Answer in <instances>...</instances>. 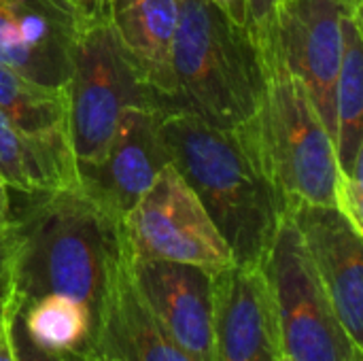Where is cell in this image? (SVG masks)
Returning <instances> with one entry per match:
<instances>
[{
  "label": "cell",
  "mask_w": 363,
  "mask_h": 361,
  "mask_svg": "<svg viewBox=\"0 0 363 361\" xmlns=\"http://www.w3.org/2000/svg\"><path fill=\"white\" fill-rule=\"evenodd\" d=\"M277 361H289V360H287V357H285V355L281 353V355H279V360H277Z\"/></svg>",
  "instance_id": "cell-30"
},
{
  "label": "cell",
  "mask_w": 363,
  "mask_h": 361,
  "mask_svg": "<svg viewBox=\"0 0 363 361\" xmlns=\"http://www.w3.org/2000/svg\"><path fill=\"white\" fill-rule=\"evenodd\" d=\"M336 157L340 174L363 162V49L362 6L342 17V60L336 85Z\"/></svg>",
  "instance_id": "cell-18"
},
{
  "label": "cell",
  "mask_w": 363,
  "mask_h": 361,
  "mask_svg": "<svg viewBox=\"0 0 363 361\" xmlns=\"http://www.w3.org/2000/svg\"><path fill=\"white\" fill-rule=\"evenodd\" d=\"M17 253L11 268L15 300L23 306L60 294L98 306L104 279L121 240L123 226L81 183L32 196L11 215Z\"/></svg>",
  "instance_id": "cell-2"
},
{
  "label": "cell",
  "mask_w": 363,
  "mask_h": 361,
  "mask_svg": "<svg viewBox=\"0 0 363 361\" xmlns=\"http://www.w3.org/2000/svg\"><path fill=\"white\" fill-rule=\"evenodd\" d=\"M0 111L28 138L70 155L68 89L34 83L0 64Z\"/></svg>",
  "instance_id": "cell-16"
},
{
  "label": "cell",
  "mask_w": 363,
  "mask_h": 361,
  "mask_svg": "<svg viewBox=\"0 0 363 361\" xmlns=\"http://www.w3.org/2000/svg\"><path fill=\"white\" fill-rule=\"evenodd\" d=\"M81 361H106V360H98V357H83V355H79Z\"/></svg>",
  "instance_id": "cell-29"
},
{
  "label": "cell",
  "mask_w": 363,
  "mask_h": 361,
  "mask_svg": "<svg viewBox=\"0 0 363 361\" xmlns=\"http://www.w3.org/2000/svg\"><path fill=\"white\" fill-rule=\"evenodd\" d=\"M11 340H13V355L15 361H81V357L74 355H57V353H49L43 351L40 347H36L23 326H21V304H15L11 311Z\"/></svg>",
  "instance_id": "cell-22"
},
{
  "label": "cell",
  "mask_w": 363,
  "mask_h": 361,
  "mask_svg": "<svg viewBox=\"0 0 363 361\" xmlns=\"http://www.w3.org/2000/svg\"><path fill=\"white\" fill-rule=\"evenodd\" d=\"M213 361H277L281 343L262 268L230 266L213 274Z\"/></svg>",
  "instance_id": "cell-13"
},
{
  "label": "cell",
  "mask_w": 363,
  "mask_h": 361,
  "mask_svg": "<svg viewBox=\"0 0 363 361\" xmlns=\"http://www.w3.org/2000/svg\"><path fill=\"white\" fill-rule=\"evenodd\" d=\"M281 0H247L249 32L262 53L264 66L279 60L277 51V11Z\"/></svg>",
  "instance_id": "cell-20"
},
{
  "label": "cell",
  "mask_w": 363,
  "mask_h": 361,
  "mask_svg": "<svg viewBox=\"0 0 363 361\" xmlns=\"http://www.w3.org/2000/svg\"><path fill=\"white\" fill-rule=\"evenodd\" d=\"M15 253H17V230L11 219L9 226L0 228V281L11 274Z\"/></svg>",
  "instance_id": "cell-23"
},
{
  "label": "cell",
  "mask_w": 363,
  "mask_h": 361,
  "mask_svg": "<svg viewBox=\"0 0 363 361\" xmlns=\"http://www.w3.org/2000/svg\"><path fill=\"white\" fill-rule=\"evenodd\" d=\"M177 104L128 106L117 121L104 160L81 170V185L115 217L123 219L170 164L162 134L168 109Z\"/></svg>",
  "instance_id": "cell-11"
},
{
  "label": "cell",
  "mask_w": 363,
  "mask_h": 361,
  "mask_svg": "<svg viewBox=\"0 0 363 361\" xmlns=\"http://www.w3.org/2000/svg\"><path fill=\"white\" fill-rule=\"evenodd\" d=\"M87 19L106 17V0H70Z\"/></svg>",
  "instance_id": "cell-26"
},
{
  "label": "cell",
  "mask_w": 363,
  "mask_h": 361,
  "mask_svg": "<svg viewBox=\"0 0 363 361\" xmlns=\"http://www.w3.org/2000/svg\"><path fill=\"white\" fill-rule=\"evenodd\" d=\"M121 226L132 257L189 264L208 272L234 266L217 226L172 164L160 172Z\"/></svg>",
  "instance_id": "cell-7"
},
{
  "label": "cell",
  "mask_w": 363,
  "mask_h": 361,
  "mask_svg": "<svg viewBox=\"0 0 363 361\" xmlns=\"http://www.w3.org/2000/svg\"><path fill=\"white\" fill-rule=\"evenodd\" d=\"M0 179L9 189L26 196H40L79 185V166L17 130L0 111Z\"/></svg>",
  "instance_id": "cell-17"
},
{
  "label": "cell",
  "mask_w": 363,
  "mask_h": 361,
  "mask_svg": "<svg viewBox=\"0 0 363 361\" xmlns=\"http://www.w3.org/2000/svg\"><path fill=\"white\" fill-rule=\"evenodd\" d=\"M272 296L281 353L289 361H363L340 326L289 215L262 266Z\"/></svg>",
  "instance_id": "cell-6"
},
{
  "label": "cell",
  "mask_w": 363,
  "mask_h": 361,
  "mask_svg": "<svg viewBox=\"0 0 363 361\" xmlns=\"http://www.w3.org/2000/svg\"><path fill=\"white\" fill-rule=\"evenodd\" d=\"M294 219L328 300L355 347L363 349V234L336 206L291 204Z\"/></svg>",
  "instance_id": "cell-12"
},
{
  "label": "cell",
  "mask_w": 363,
  "mask_h": 361,
  "mask_svg": "<svg viewBox=\"0 0 363 361\" xmlns=\"http://www.w3.org/2000/svg\"><path fill=\"white\" fill-rule=\"evenodd\" d=\"M17 302L15 294H13V285H11V274L6 279L0 281V321L4 319V315L9 313L11 304Z\"/></svg>",
  "instance_id": "cell-27"
},
{
  "label": "cell",
  "mask_w": 363,
  "mask_h": 361,
  "mask_svg": "<svg viewBox=\"0 0 363 361\" xmlns=\"http://www.w3.org/2000/svg\"><path fill=\"white\" fill-rule=\"evenodd\" d=\"M11 223V198H9V187L0 179V228Z\"/></svg>",
  "instance_id": "cell-28"
},
{
  "label": "cell",
  "mask_w": 363,
  "mask_h": 361,
  "mask_svg": "<svg viewBox=\"0 0 363 361\" xmlns=\"http://www.w3.org/2000/svg\"><path fill=\"white\" fill-rule=\"evenodd\" d=\"M85 21L70 0H0V64L34 83L66 87Z\"/></svg>",
  "instance_id": "cell-10"
},
{
  "label": "cell",
  "mask_w": 363,
  "mask_h": 361,
  "mask_svg": "<svg viewBox=\"0 0 363 361\" xmlns=\"http://www.w3.org/2000/svg\"><path fill=\"white\" fill-rule=\"evenodd\" d=\"M162 134L170 164L206 209L234 264L262 268L287 202L266 168L255 119L219 128L172 106L164 115Z\"/></svg>",
  "instance_id": "cell-1"
},
{
  "label": "cell",
  "mask_w": 363,
  "mask_h": 361,
  "mask_svg": "<svg viewBox=\"0 0 363 361\" xmlns=\"http://www.w3.org/2000/svg\"><path fill=\"white\" fill-rule=\"evenodd\" d=\"M363 162H359L353 172L340 174L336 209L351 221V226L363 234Z\"/></svg>",
  "instance_id": "cell-21"
},
{
  "label": "cell",
  "mask_w": 363,
  "mask_h": 361,
  "mask_svg": "<svg viewBox=\"0 0 363 361\" xmlns=\"http://www.w3.org/2000/svg\"><path fill=\"white\" fill-rule=\"evenodd\" d=\"M255 128L266 168L287 206H336L340 168L334 138L281 60L266 66V94Z\"/></svg>",
  "instance_id": "cell-4"
},
{
  "label": "cell",
  "mask_w": 363,
  "mask_h": 361,
  "mask_svg": "<svg viewBox=\"0 0 363 361\" xmlns=\"http://www.w3.org/2000/svg\"><path fill=\"white\" fill-rule=\"evenodd\" d=\"M179 13L181 0H106V21L134 70L153 91L174 104L172 51Z\"/></svg>",
  "instance_id": "cell-15"
},
{
  "label": "cell",
  "mask_w": 363,
  "mask_h": 361,
  "mask_svg": "<svg viewBox=\"0 0 363 361\" xmlns=\"http://www.w3.org/2000/svg\"><path fill=\"white\" fill-rule=\"evenodd\" d=\"M213 6H217L228 19L234 23L242 26L249 30V11H247V0H208Z\"/></svg>",
  "instance_id": "cell-24"
},
{
  "label": "cell",
  "mask_w": 363,
  "mask_h": 361,
  "mask_svg": "<svg viewBox=\"0 0 363 361\" xmlns=\"http://www.w3.org/2000/svg\"><path fill=\"white\" fill-rule=\"evenodd\" d=\"M19 302H13L4 319L0 321V361H15L13 355V340H11V311Z\"/></svg>",
  "instance_id": "cell-25"
},
{
  "label": "cell",
  "mask_w": 363,
  "mask_h": 361,
  "mask_svg": "<svg viewBox=\"0 0 363 361\" xmlns=\"http://www.w3.org/2000/svg\"><path fill=\"white\" fill-rule=\"evenodd\" d=\"M355 6H362V0H281L277 11L279 60L300 81L332 138H336L342 17Z\"/></svg>",
  "instance_id": "cell-8"
},
{
  "label": "cell",
  "mask_w": 363,
  "mask_h": 361,
  "mask_svg": "<svg viewBox=\"0 0 363 361\" xmlns=\"http://www.w3.org/2000/svg\"><path fill=\"white\" fill-rule=\"evenodd\" d=\"M106 361H194L162 328L136 287L125 236L111 260L85 349Z\"/></svg>",
  "instance_id": "cell-9"
},
{
  "label": "cell",
  "mask_w": 363,
  "mask_h": 361,
  "mask_svg": "<svg viewBox=\"0 0 363 361\" xmlns=\"http://www.w3.org/2000/svg\"><path fill=\"white\" fill-rule=\"evenodd\" d=\"M172 66L177 104L219 128L251 123L266 94V66L251 32L208 0H181Z\"/></svg>",
  "instance_id": "cell-3"
},
{
  "label": "cell",
  "mask_w": 363,
  "mask_h": 361,
  "mask_svg": "<svg viewBox=\"0 0 363 361\" xmlns=\"http://www.w3.org/2000/svg\"><path fill=\"white\" fill-rule=\"evenodd\" d=\"M68 89V132L81 170L98 166L128 106L174 104L134 70L106 17L87 19L79 32Z\"/></svg>",
  "instance_id": "cell-5"
},
{
  "label": "cell",
  "mask_w": 363,
  "mask_h": 361,
  "mask_svg": "<svg viewBox=\"0 0 363 361\" xmlns=\"http://www.w3.org/2000/svg\"><path fill=\"white\" fill-rule=\"evenodd\" d=\"M132 274L147 306L162 328L194 361H213V274L204 268L138 260Z\"/></svg>",
  "instance_id": "cell-14"
},
{
  "label": "cell",
  "mask_w": 363,
  "mask_h": 361,
  "mask_svg": "<svg viewBox=\"0 0 363 361\" xmlns=\"http://www.w3.org/2000/svg\"><path fill=\"white\" fill-rule=\"evenodd\" d=\"M21 326L43 351L57 355L81 353L89 340L94 313L70 296H43L21 306Z\"/></svg>",
  "instance_id": "cell-19"
}]
</instances>
